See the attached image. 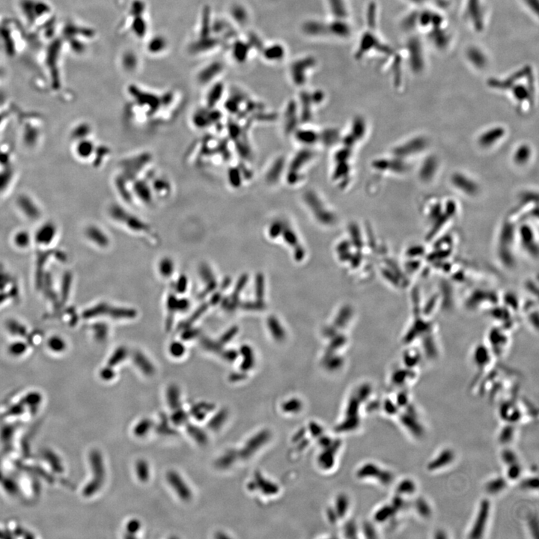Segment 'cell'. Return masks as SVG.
Returning a JSON list of instances; mask_svg holds the SVG:
<instances>
[{
  "label": "cell",
  "instance_id": "cell-18",
  "mask_svg": "<svg viewBox=\"0 0 539 539\" xmlns=\"http://www.w3.org/2000/svg\"><path fill=\"white\" fill-rule=\"evenodd\" d=\"M153 422L148 419L142 420L139 424H137L134 429V433L136 436L142 437L145 435L150 429L152 428Z\"/></svg>",
  "mask_w": 539,
  "mask_h": 539
},
{
  "label": "cell",
  "instance_id": "cell-2",
  "mask_svg": "<svg viewBox=\"0 0 539 539\" xmlns=\"http://www.w3.org/2000/svg\"><path fill=\"white\" fill-rule=\"evenodd\" d=\"M490 513V503L487 499H483L479 506L477 516L469 533L471 539H481L485 533Z\"/></svg>",
  "mask_w": 539,
  "mask_h": 539
},
{
  "label": "cell",
  "instance_id": "cell-6",
  "mask_svg": "<svg viewBox=\"0 0 539 539\" xmlns=\"http://www.w3.org/2000/svg\"><path fill=\"white\" fill-rule=\"evenodd\" d=\"M507 487V480L503 477H496L489 480L485 484V490L490 495H496L503 492Z\"/></svg>",
  "mask_w": 539,
  "mask_h": 539
},
{
  "label": "cell",
  "instance_id": "cell-4",
  "mask_svg": "<svg viewBox=\"0 0 539 539\" xmlns=\"http://www.w3.org/2000/svg\"><path fill=\"white\" fill-rule=\"evenodd\" d=\"M167 481L179 497L183 501H189L192 498V492L182 477L176 471H170L167 476Z\"/></svg>",
  "mask_w": 539,
  "mask_h": 539
},
{
  "label": "cell",
  "instance_id": "cell-31",
  "mask_svg": "<svg viewBox=\"0 0 539 539\" xmlns=\"http://www.w3.org/2000/svg\"><path fill=\"white\" fill-rule=\"evenodd\" d=\"M399 406L396 402H393L392 401H387L386 403V411L390 415H394V414H397L399 412Z\"/></svg>",
  "mask_w": 539,
  "mask_h": 539
},
{
  "label": "cell",
  "instance_id": "cell-27",
  "mask_svg": "<svg viewBox=\"0 0 539 539\" xmlns=\"http://www.w3.org/2000/svg\"><path fill=\"white\" fill-rule=\"evenodd\" d=\"M283 51L280 47L274 46L272 48H269L268 51L266 53V56L267 58L273 59V60H277V59L283 57Z\"/></svg>",
  "mask_w": 539,
  "mask_h": 539
},
{
  "label": "cell",
  "instance_id": "cell-34",
  "mask_svg": "<svg viewBox=\"0 0 539 539\" xmlns=\"http://www.w3.org/2000/svg\"><path fill=\"white\" fill-rule=\"evenodd\" d=\"M161 270H163V273L164 274H170L172 272V264L171 263L167 261V262L163 263L162 267H161Z\"/></svg>",
  "mask_w": 539,
  "mask_h": 539
},
{
  "label": "cell",
  "instance_id": "cell-32",
  "mask_svg": "<svg viewBox=\"0 0 539 539\" xmlns=\"http://www.w3.org/2000/svg\"><path fill=\"white\" fill-rule=\"evenodd\" d=\"M332 7H333V9L334 10V11H336V12L338 13V14H339V15H343L345 13L343 2H342V1H341V0H333V2L332 3Z\"/></svg>",
  "mask_w": 539,
  "mask_h": 539
},
{
  "label": "cell",
  "instance_id": "cell-13",
  "mask_svg": "<svg viewBox=\"0 0 539 539\" xmlns=\"http://www.w3.org/2000/svg\"><path fill=\"white\" fill-rule=\"evenodd\" d=\"M187 432L199 444L205 445L208 443V436L199 427L194 426L193 425H189L187 427Z\"/></svg>",
  "mask_w": 539,
  "mask_h": 539
},
{
  "label": "cell",
  "instance_id": "cell-23",
  "mask_svg": "<svg viewBox=\"0 0 539 539\" xmlns=\"http://www.w3.org/2000/svg\"><path fill=\"white\" fill-rule=\"evenodd\" d=\"M26 350V346L25 344L22 343V342H15V343L11 344L9 347H8V351H9L10 355H13V356L18 357L20 355H23Z\"/></svg>",
  "mask_w": 539,
  "mask_h": 539
},
{
  "label": "cell",
  "instance_id": "cell-22",
  "mask_svg": "<svg viewBox=\"0 0 539 539\" xmlns=\"http://www.w3.org/2000/svg\"><path fill=\"white\" fill-rule=\"evenodd\" d=\"M521 486L525 490H537L539 489V479L537 477L524 479L521 483Z\"/></svg>",
  "mask_w": 539,
  "mask_h": 539
},
{
  "label": "cell",
  "instance_id": "cell-12",
  "mask_svg": "<svg viewBox=\"0 0 539 539\" xmlns=\"http://www.w3.org/2000/svg\"><path fill=\"white\" fill-rule=\"evenodd\" d=\"M515 435V428L512 424H509V425H506L502 428L501 431L499 432V443L503 445L509 444L512 440H514V437Z\"/></svg>",
  "mask_w": 539,
  "mask_h": 539
},
{
  "label": "cell",
  "instance_id": "cell-9",
  "mask_svg": "<svg viewBox=\"0 0 539 539\" xmlns=\"http://www.w3.org/2000/svg\"><path fill=\"white\" fill-rule=\"evenodd\" d=\"M214 409L212 405L210 403H199L192 407L191 409V414L193 416L196 420H202L206 417L208 413Z\"/></svg>",
  "mask_w": 539,
  "mask_h": 539
},
{
  "label": "cell",
  "instance_id": "cell-26",
  "mask_svg": "<svg viewBox=\"0 0 539 539\" xmlns=\"http://www.w3.org/2000/svg\"><path fill=\"white\" fill-rule=\"evenodd\" d=\"M14 242L19 247H26L29 243V235L26 233H18L14 238Z\"/></svg>",
  "mask_w": 539,
  "mask_h": 539
},
{
  "label": "cell",
  "instance_id": "cell-7",
  "mask_svg": "<svg viewBox=\"0 0 539 539\" xmlns=\"http://www.w3.org/2000/svg\"><path fill=\"white\" fill-rule=\"evenodd\" d=\"M417 486L415 481L411 479H404L398 484V494L401 496H411L417 491Z\"/></svg>",
  "mask_w": 539,
  "mask_h": 539
},
{
  "label": "cell",
  "instance_id": "cell-28",
  "mask_svg": "<svg viewBox=\"0 0 539 539\" xmlns=\"http://www.w3.org/2000/svg\"><path fill=\"white\" fill-rule=\"evenodd\" d=\"M396 403L397 404L399 408H401V407L402 408H407L409 405V396L407 393L401 392L399 394H398Z\"/></svg>",
  "mask_w": 539,
  "mask_h": 539
},
{
  "label": "cell",
  "instance_id": "cell-24",
  "mask_svg": "<svg viewBox=\"0 0 539 539\" xmlns=\"http://www.w3.org/2000/svg\"><path fill=\"white\" fill-rule=\"evenodd\" d=\"M396 512V509L393 507V506H385L379 512L378 515H377V518H378L380 521H384L393 516Z\"/></svg>",
  "mask_w": 539,
  "mask_h": 539
},
{
  "label": "cell",
  "instance_id": "cell-15",
  "mask_svg": "<svg viewBox=\"0 0 539 539\" xmlns=\"http://www.w3.org/2000/svg\"><path fill=\"white\" fill-rule=\"evenodd\" d=\"M136 473L138 479L142 482H146L149 479V468L146 461L139 460L136 462Z\"/></svg>",
  "mask_w": 539,
  "mask_h": 539
},
{
  "label": "cell",
  "instance_id": "cell-19",
  "mask_svg": "<svg viewBox=\"0 0 539 539\" xmlns=\"http://www.w3.org/2000/svg\"><path fill=\"white\" fill-rule=\"evenodd\" d=\"M501 459L503 463L509 466L512 464L518 462V456L517 454L511 449H505L501 452Z\"/></svg>",
  "mask_w": 539,
  "mask_h": 539
},
{
  "label": "cell",
  "instance_id": "cell-11",
  "mask_svg": "<svg viewBox=\"0 0 539 539\" xmlns=\"http://www.w3.org/2000/svg\"><path fill=\"white\" fill-rule=\"evenodd\" d=\"M48 347L54 353H61L66 350L67 344L61 336H54L48 341Z\"/></svg>",
  "mask_w": 539,
  "mask_h": 539
},
{
  "label": "cell",
  "instance_id": "cell-1",
  "mask_svg": "<svg viewBox=\"0 0 539 539\" xmlns=\"http://www.w3.org/2000/svg\"><path fill=\"white\" fill-rule=\"evenodd\" d=\"M91 463L93 470L94 477L93 480L85 489V494L87 496L94 494L101 488V486L104 484L106 476L104 461L98 451H94L91 454Z\"/></svg>",
  "mask_w": 539,
  "mask_h": 539
},
{
  "label": "cell",
  "instance_id": "cell-14",
  "mask_svg": "<svg viewBox=\"0 0 539 539\" xmlns=\"http://www.w3.org/2000/svg\"><path fill=\"white\" fill-rule=\"evenodd\" d=\"M167 399H168L169 405H170V408L173 411L181 407L180 406L179 390L176 386H172L169 388L168 393H167Z\"/></svg>",
  "mask_w": 539,
  "mask_h": 539
},
{
  "label": "cell",
  "instance_id": "cell-29",
  "mask_svg": "<svg viewBox=\"0 0 539 539\" xmlns=\"http://www.w3.org/2000/svg\"><path fill=\"white\" fill-rule=\"evenodd\" d=\"M529 152L530 151H529L528 148H526V147H522V148L518 149L516 154V161L520 164L525 162L527 160H528L529 155H530Z\"/></svg>",
  "mask_w": 539,
  "mask_h": 539
},
{
  "label": "cell",
  "instance_id": "cell-8",
  "mask_svg": "<svg viewBox=\"0 0 539 539\" xmlns=\"http://www.w3.org/2000/svg\"><path fill=\"white\" fill-rule=\"evenodd\" d=\"M54 236H55V229L54 226H43L40 230L38 231V234L36 236L37 241L42 244H49L53 240Z\"/></svg>",
  "mask_w": 539,
  "mask_h": 539
},
{
  "label": "cell",
  "instance_id": "cell-33",
  "mask_svg": "<svg viewBox=\"0 0 539 539\" xmlns=\"http://www.w3.org/2000/svg\"><path fill=\"white\" fill-rule=\"evenodd\" d=\"M405 501L403 496H401V495H398L396 497L394 498V500H393V507H394L396 510L402 509V508L405 506Z\"/></svg>",
  "mask_w": 539,
  "mask_h": 539
},
{
  "label": "cell",
  "instance_id": "cell-10",
  "mask_svg": "<svg viewBox=\"0 0 539 539\" xmlns=\"http://www.w3.org/2000/svg\"><path fill=\"white\" fill-rule=\"evenodd\" d=\"M415 509L421 518H429L432 515V509L428 502L424 498L420 497L416 500Z\"/></svg>",
  "mask_w": 539,
  "mask_h": 539
},
{
  "label": "cell",
  "instance_id": "cell-3",
  "mask_svg": "<svg viewBox=\"0 0 539 539\" xmlns=\"http://www.w3.org/2000/svg\"><path fill=\"white\" fill-rule=\"evenodd\" d=\"M400 419L402 425L414 437L419 438L425 434L424 427L417 419V414L414 412V409L411 411L408 409L406 413H404L401 416Z\"/></svg>",
  "mask_w": 539,
  "mask_h": 539
},
{
  "label": "cell",
  "instance_id": "cell-21",
  "mask_svg": "<svg viewBox=\"0 0 539 539\" xmlns=\"http://www.w3.org/2000/svg\"><path fill=\"white\" fill-rule=\"evenodd\" d=\"M226 413L224 411H220V413L217 414L215 417H213L211 419V421L208 422V427L212 430H217L220 428L221 425H223V423L224 422L225 419H226Z\"/></svg>",
  "mask_w": 539,
  "mask_h": 539
},
{
  "label": "cell",
  "instance_id": "cell-17",
  "mask_svg": "<svg viewBox=\"0 0 539 539\" xmlns=\"http://www.w3.org/2000/svg\"><path fill=\"white\" fill-rule=\"evenodd\" d=\"M187 419V414H186V413L182 409L181 407L174 410V412H173V415H172V421H173L175 425H183L184 423L186 422Z\"/></svg>",
  "mask_w": 539,
  "mask_h": 539
},
{
  "label": "cell",
  "instance_id": "cell-30",
  "mask_svg": "<svg viewBox=\"0 0 539 539\" xmlns=\"http://www.w3.org/2000/svg\"><path fill=\"white\" fill-rule=\"evenodd\" d=\"M139 529H140V523L137 520H132L127 524V533L131 535L130 537H133L132 535L136 534V532L139 531Z\"/></svg>",
  "mask_w": 539,
  "mask_h": 539
},
{
  "label": "cell",
  "instance_id": "cell-16",
  "mask_svg": "<svg viewBox=\"0 0 539 539\" xmlns=\"http://www.w3.org/2000/svg\"><path fill=\"white\" fill-rule=\"evenodd\" d=\"M507 471H506V478L508 480L510 481H515V480L519 479L520 477H521L522 474V467L519 463L516 462V463L512 464V465L507 466Z\"/></svg>",
  "mask_w": 539,
  "mask_h": 539
},
{
  "label": "cell",
  "instance_id": "cell-25",
  "mask_svg": "<svg viewBox=\"0 0 539 539\" xmlns=\"http://www.w3.org/2000/svg\"><path fill=\"white\" fill-rule=\"evenodd\" d=\"M409 377H411L409 373L404 371H398L393 375V382H394L395 384L402 386V385L405 384V382H406L407 380H408Z\"/></svg>",
  "mask_w": 539,
  "mask_h": 539
},
{
  "label": "cell",
  "instance_id": "cell-35",
  "mask_svg": "<svg viewBox=\"0 0 539 539\" xmlns=\"http://www.w3.org/2000/svg\"><path fill=\"white\" fill-rule=\"evenodd\" d=\"M445 534H446V533H443V532H438V533H436L435 538H437V539H443V538H446Z\"/></svg>",
  "mask_w": 539,
  "mask_h": 539
},
{
  "label": "cell",
  "instance_id": "cell-5",
  "mask_svg": "<svg viewBox=\"0 0 539 539\" xmlns=\"http://www.w3.org/2000/svg\"><path fill=\"white\" fill-rule=\"evenodd\" d=\"M455 452L451 449H444L439 452L427 465V470L430 472L440 471L453 462L455 460Z\"/></svg>",
  "mask_w": 539,
  "mask_h": 539
},
{
  "label": "cell",
  "instance_id": "cell-20",
  "mask_svg": "<svg viewBox=\"0 0 539 539\" xmlns=\"http://www.w3.org/2000/svg\"><path fill=\"white\" fill-rule=\"evenodd\" d=\"M330 28H331L332 32H333L335 35L341 37L347 36L349 34V32H350V29H349L348 25L345 24V23H342V22H336V23H333Z\"/></svg>",
  "mask_w": 539,
  "mask_h": 539
}]
</instances>
